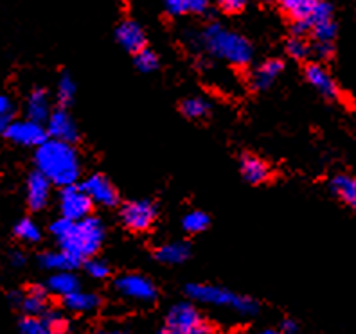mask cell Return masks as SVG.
<instances>
[{"label": "cell", "mask_w": 356, "mask_h": 334, "mask_svg": "<svg viewBox=\"0 0 356 334\" xmlns=\"http://www.w3.org/2000/svg\"><path fill=\"white\" fill-rule=\"evenodd\" d=\"M99 297L96 293H87V291H76L63 299V306L72 312H92L99 308Z\"/></svg>", "instance_id": "obj_20"}, {"label": "cell", "mask_w": 356, "mask_h": 334, "mask_svg": "<svg viewBox=\"0 0 356 334\" xmlns=\"http://www.w3.org/2000/svg\"><path fill=\"white\" fill-rule=\"evenodd\" d=\"M168 326L177 329L180 334H207L211 331L198 309L189 302H180L170 309Z\"/></svg>", "instance_id": "obj_5"}, {"label": "cell", "mask_w": 356, "mask_h": 334, "mask_svg": "<svg viewBox=\"0 0 356 334\" xmlns=\"http://www.w3.org/2000/svg\"><path fill=\"white\" fill-rule=\"evenodd\" d=\"M47 131L52 139L61 140V142H76L78 140V130L65 108H60L52 112L51 119L47 121Z\"/></svg>", "instance_id": "obj_11"}, {"label": "cell", "mask_w": 356, "mask_h": 334, "mask_svg": "<svg viewBox=\"0 0 356 334\" xmlns=\"http://www.w3.org/2000/svg\"><path fill=\"white\" fill-rule=\"evenodd\" d=\"M331 52H333V45L326 44V42H317L315 44V54L318 58H330Z\"/></svg>", "instance_id": "obj_40"}, {"label": "cell", "mask_w": 356, "mask_h": 334, "mask_svg": "<svg viewBox=\"0 0 356 334\" xmlns=\"http://www.w3.org/2000/svg\"><path fill=\"white\" fill-rule=\"evenodd\" d=\"M156 334H180V333H178L177 329H173V327L165 326V327H162V329L156 331Z\"/></svg>", "instance_id": "obj_43"}, {"label": "cell", "mask_w": 356, "mask_h": 334, "mask_svg": "<svg viewBox=\"0 0 356 334\" xmlns=\"http://www.w3.org/2000/svg\"><path fill=\"white\" fill-rule=\"evenodd\" d=\"M47 133L49 131L40 122L29 121V119L22 122H11L4 131L6 139L11 142L20 144V146H36V148L47 142Z\"/></svg>", "instance_id": "obj_8"}, {"label": "cell", "mask_w": 356, "mask_h": 334, "mask_svg": "<svg viewBox=\"0 0 356 334\" xmlns=\"http://www.w3.org/2000/svg\"><path fill=\"white\" fill-rule=\"evenodd\" d=\"M51 110H49V97L44 88H36L27 99V117L35 122H47L51 119Z\"/></svg>", "instance_id": "obj_15"}, {"label": "cell", "mask_w": 356, "mask_h": 334, "mask_svg": "<svg viewBox=\"0 0 356 334\" xmlns=\"http://www.w3.org/2000/svg\"><path fill=\"white\" fill-rule=\"evenodd\" d=\"M42 317L49 322V326L56 331L58 334H63L67 331V327H69V324H67V318L58 311H47L45 315H42Z\"/></svg>", "instance_id": "obj_35"}, {"label": "cell", "mask_w": 356, "mask_h": 334, "mask_svg": "<svg viewBox=\"0 0 356 334\" xmlns=\"http://www.w3.org/2000/svg\"><path fill=\"white\" fill-rule=\"evenodd\" d=\"M13 113H15V104L9 96L0 97V126L2 131H6V128L13 122Z\"/></svg>", "instance_id": "obj_33"}, {"label": "cell", "mask_w": 356, "mask_h": 334, "mask_svg": "<svg viewBox=\"0 0 356 334\" xmlns=\"http://www.w3.org/2000/svg\"><path fill=\"white\" fill-rule=\"evenodd\" d=\"M51 232L56 235L63 252L74 257L78 262H87L103 244V223L94 216H88L79 222H72L61 216L51 225Z\"/></svg>", "instance_id": "obj_1"}, {"label": "cell", "mask_w": 356, "mask_h": 334, "mask_svg": "<svg viewBox=\"0 0 356 334\" xmlns=\"http://www.w3.org/2000/svg\"><path fill=\"white\" fill-rule=\"evenodd\" d=\"M200 42L213 56L222 58L232 65L243 67L252 60V45L238 33L225 29L220 24H211L200 35Z\"/></svg>", "instance_id": "obj_3"}, {"label": "cell", "mask_w": 356, "mask_h": 334, "mask_svg": "<svg viewBox=\"0 0 356 334\" xmlns=\"http://www.w3.org/2000/svg\"><path fill=\"white\" fill-rule=\"evenodd\" d=\"M241 174L248 183L257 185L268 180V165L254 155H245L241 158Z\"/></svg>", "instance_id": "obj_16"}, {"label": "cell", "mask_w": 356, "mask_h": 334, "mask_svg": "<svg viewBox=\"0 0 356 334\" xmlns=\"http://www.w3.org/2000/svg\"><path fill=\"white\" fill-rule=\"evenodd\" d=\"M261 334H284V333H282V331L281 329H266V331H263V333H261Z\"/></svg>", "instance_id": "obj_45"}, {"label": "cell", "mask_w": 356, "mask_h": 334, "mask_svg": "<svg viewBox=\"0 0 356 334\" xmlns=\"http://www.w3.org/2000/svg\"><path fill=\"white\" fill-rule=\"evenodd\" d=\"M182 113L189 119H202L209 113V103L202 97H189L182 103Z\"/></svg>", "instance_id": "obj_29"}, {"label": "cell", "mask_w": 356, "mask_h": 334, "mask_svg": "<svg viewBox=\"0 0 356 334\" xmlns=\"http://www.w3.org/2000/svg\"><path fill=\"white\" fill-rule=\"evenodd\" d=\"M40 265L44 268L52 269V272H72L74 268H78L81 262L70 257L67 252H47L40 256Z\"/></svg>", "instance_id": "obj_24"}, {"label": "cell", "mask_w": 356, "mask_h": 334, "mask_svg": "<svg viewBox=\"0 0 356 334\" xmlns=\"http://www.w3.org/2000/svg\"><path fill=\"white\" fill-rule=\"evenodd\" d=\"M60 208L61 216L72 222H79L90 216L92 200L83 187L67 185L60 192Z\"/></svg>", "instance_id": "obj_6"}, {"label": "cell", "mask_w": 356, "mask_h": 334, "mask_svg": "<svg viewBox=\"0 0 356 334\" xmlns=\"http://www.w3.org/2000/svg\"><path fill=\"white\" fill-rule=\"evenodd\" d=\"M96 334H128L127 331H122V329H103L99 331V333Z\"/></svg>", "instance_id": "obj_44"}, {"label": "cell", "mask_w": 356, "mask_h": 334, "mask_svg": "<svg viewBox=\"0 0 356 334\" xmlns=\"http://www.w3.org/2000/svg\"><path fill=\"white\" fill-rule=\"evenodd\" d=\"M218 4L227 13H236V11H241L245 8L247 0H218Z\"/></svg>", "instance_id": "obj_37"}, {"label": "cell", "mask_w": 356, "mask_h": 334, "mask_svg": "<svg viewBox=\"0 0 356 334\" xmlns=\"http://www.w3.org/2000/svg\"><path fill=\"white\" fill-rule=\"evenodd\" d=\"M309 29H313V27L309 26L308 22H305V20H293V26H291L293 36H300V38H302Z\"/></svg>", "instance_id": "obj_38"}, {"label": "cell", "mask_w": 356, "mask_h": 334, "mask_svg": "<svg viewBox=\"0 0 356 334\" xmlns=\"http://www.w3.org/2000/svg\"><path fill=\"white\" fill-rule=\"evenodd\" d=\"M191 250H189V244L184 243V241H175V243L162 244L161 248H156L155 259L159 262H164V265H180L184 260H187Z\"/></svg>", "instance_id": "obj_19"}, {"label": "cell", "mask_w": 356, "mask_h": 334, "mask_svg": "<svg viewBox=\"0 0 356 334\" xmlns=\"http://www.w3.org/2000/svg\"><path fill=\"white\" fill-rule=\"evenodd\" d=\"M51 180L42 174L40 171L29 174L27 180V203L31 210H42L49 201V192H51Z\"/></svg>", "instance_id": "obj_12"}, {"label": "cell", "mask_w": 356, "mask_h": 334, "mask_svg": "<svg viewBox=\"0 0 356 334\" xmlns=\"http://www.w3.org/2000/svg\"><path fill=\"white\" fill-rule=\"evenodd\" d=\"M115 38H118L119 45L122 49H127L128 52H140L143 49H146V35H144L143 27L139 24L131 22V20H127V22H122L121 26L118 27L115 31Z\"/></svg>", "instance_id": "obj_13"}, {"label": "cell", "mask_w": 356, "mask_h": 334, "mask_svg": "<svg viewBox=\"0 0 356 334\" xmlns=\"http://www.w3.org/2000/svg\"><path fill=\"white\" fill-rule=\"evenodd\" d=\"M277 2L293 20H305L312 26L313 11L317 8L318 0H277Z\"/></svg>", "instance_id": "obj_22"}, {"label": "cell", "mask_w": 356, "mask_h": 334, "mask_svg": "<svg viewBox=\"0 0 356 334\" xmlns=\"http://www.w3.org/2000/svg\"><path fill=\"white\" fill-rule=\"evenodd\" d=\"M81 187L87 191V194L90 196V200L94 203H99L103 207H115L118 205V191H115V187L103 174H92V176L85 180Z\"/></svg>", "instance_id": "obj_10"}, {"label": "cell", "mask_w": 356, "mask_h": 334, "mask_svg": "<svg viewBox=\"0 0 356 334\" xmlns=\"http://www.w3.org/2000/svg\"><path fill=\"white\" fill-rule=\"evenodd\" d=\"M186 295L189 299L202 302V304L220 306V308H232L238 311L239 315H256L259 306L254 299H248L243 295H236L232 291L225 290V287L213 286V284H187Z\"/></svg>", "instance_id": "obj_4"}, {"label": "cell", "mask_w": 356, "mask_h": 334, "mask_svg": "<svg viewBox=\"0 0 356 334\" xmlns=\"http://www.w3.org/2000/svg\"><path fill=\"white\" fill-rule=\"evenodd\" d=\"M282 67L284 65L279 60H268L263 65L257 67L256 72L252 74L254 88H257V90H266L268 87H272L275 79L282 72Z\"/></svg>", "instance_id": "obj_17"}, {"label": "cell", "mask_w": 356, "mask_h": 334, "mask_svg": "<svg viewBox=\"0 0 356 334\" xmlns=\"http://www.w3.org/2000/svg\"><path fill=\"white\" fill-rule=\"evenodd\" d=\"M9 259H11V265H13V266H22L24 262H26V257H24V253L17 252V250L11 253V257H9Z\"/></svg>", "instance_id": "obj_42"}, {"label": "cell", "mask_w": 356, "mask_h": 334, "mask_svg": "<svg viewBox=\"0 0 356 334\" xmlns=\"http://www.w3.org/2000/svg\"><path fill=\"white\" fill-rule=\"evenodd\" d=\"M122 223L134 232H144L152 228L156 217V208L148 200H135L127 203L121 210Z\"/></svg>", "instance_id": "obj_7"}, {"label": "cell", "mask_w": 356, "mask_h": 334, "mask_svg": "<svg viewBox=\"0 0 356 334\" xmlns=\"http://www.w3.org/2000/svg\"><path fill=\"white\" fill-rule=\"evenodd\" d=\"M281 331L284 334H297V324L293 320H284L281 324Z\"/></svg>", "instance_id": "obj_41"}, {"label": "cell", "mask_w": 356, "mask_h": 334, "mask_svg": "<svg viewBox=\"0 0 356 334\" xmlns=\"http://www.w3.org/2000/svg\"><path fill=\"white\" fill-rule=\"evenodd\" d=\"M115 290L127 299L137 300V302H153L156 299V287L149 278L137 274L121 275L115 281Z\"/></svg>", "instance_id": "obj_9"}, {"label": "cell", "mask_w": 356, "mask_h": 334, "mask_svg": "<svg viewBox=\"0 0 356 334\" xmlns=\"http://www.w3.org/2000/svg\"><path fill=\"white\" fill-rule=\"evenodd\" d=\"M165 11L173 17H178V15L189 11V8H187L186 0H165Z\"/></svg>", "instance_id": "obj_36"}, {"label": "cell", "mask_w": 356, "mask_h": 334, "mask_svg": "<svg viewBox=\"0 0 356 334\" xmlns=\"http://www.w3.org/2000/svg\"><path fill=\"white\" fill-rule=\"evenodd\" d=\"M331 191L339 196L343 203L356 210V176H348V174H339L331 180Z\"/></svg>", "instance_id": "obj_23"}, {"label": "cell", "mask_w": 356, "mask_h": 334, "mask_svg": "<svg viewBox=\"0 0 356 334\" xmlns=\"http://www.w3.org/2000/svg\"><path fill=\"white\" fill-rule=\"evenodd\" d=\"M47 290L65 299L70 293L79 291V281L72 272H56V274L49 277Z\"/></svg>", "instance_id": "obj_21"}, {"label": "cell", "mask_w": 356, "mask_h": 334, "mask_svg": "<svg viewBox=\"0 0 356 334\" xmlns=\"http://www.w3.org/2000/svg\"><path fill=\"white\" fill-rule=\"evenodd\" d=\"M36 171L45 174L52 183L74 185L79 176V158L72 144L51 139L36 149Z\"/></svg>", "instance_id": "obj_2"}, {"label": "cell", "mask_w": 356, "mask_h": 334, "mask_svg": "<svg viewBox=\"0 0 356 334\" xmlns=\"http://www.w3.org/2000/svg\"><path fill=\"white\" fill-rule=\"evenodd\" d=\"M76 96V85L72 81L69 74H63L60 78V83H58V90H56V97L58 103H60L61 108H67L72 101H74Z\"/></svg>", "instance_id": "obj_27"}, {"label": "cell", "mask_w": 356, "mask_h": 334, "mask_svg": "<svg viewBox=\"0 0 356 334\" xmlns=\"http://www.w3.org/2000/svg\"><path fill=\"white\" fill-rule=\"evenodd\" d=\"M184 231L189 232V234H198V232L205 231L209 226V216L200 210H193V212L186 214L182 219Z\"/></svg>", "instance_id": "obj_28"}, {"label": "cell", "mask_w": 356, "mask_h": 334, "mask_svg": "<svg viewBox=\"0 0 356 334\" xmlns=\"http://www.w3.org/2000/svg\"><path fill=\"white\" fill-rule=\"evenodd\" d=\"M22 309L27 317H42L47 312V290L42 286H33L22 300Z\"/></svg>", "instance_id": "obj_18"}, {"label": "cell", "mask_w": 356, "mask_h": 334, "mask_svg": "<svg viewBox=\"0 0 356 334\" xmlns=\"http://www.w3.org/2000/svg\"><path fill=\"white\" fill-rule=\"evenodd\" d=\"M134 61L135 67H137L140 72H144V74H149V72L156 70V67H159V58H156L155 52L149 51V49H143L140 52H137Z\"/></svg>", "instance_id": "obj_30"}, {"label": "cell", "mask_w": 356, "mask_h": 334, "mask_svg": "<svg viewBox=\"0 0 356 334\" xmlns=\"http://www.w3.org/2000/svg\"><path fill=\"white\" fill-rule=\"evenodd\" d=\"M20 333L22 334H58L49 326L44 317H26L20 322Z\"/></svg>", "instance_id": "obj_25"}, {"label": "cell", "mask_w": 356, "mask_h": 334, "mask_svg": "<svg viewBox=\"0 0 356 334\" xmlns=\"http://www.w3.org/2000/svg\"><path fill=\"white\" fill-rule=\"evenodd\" d=\"M186 4L193 13H204L209 6V0H186Z\"/></svg>", "instance_id": "obj_39"}, {"label": "cell", "mask_w": 356, "mask_h": 334, "mask_svg": "<svg viewBox=\"0 0 356 334\" xmlns=\"http://www.w3.org/2000/svg\"><path fill=\"white\" fill-rule=\"evenodd\" d=\"M15 235L26 241V243H36L42 237V232H40L38 225L35 222H31L29 217H26V219H20L15 225Z\"/></svg>", "instance_id": "obj_26"}, {"label": "cell", "mask_w": 356, "mask_h": 334, "mask_svg": "<svg viewBox=\"0 0 356 334\" xmlns=\"http://www.w3.org/2000/svg\"><path fill=\"white\" fill-rule=\"evenodd\" d=\"M85 269H87V274L90 275L92 278H97V281L106 278L110 275L108 265L99 259H88L87 262H85Z\"/></svg>", "instance_id": "obj_34"}, {"label": "cell", "mask_w": 356, "mask_h": 334, "mask_svg": "<svg viewBox=\"0 0 356 334\" xmlns=\"http://www.w3.org/2000/svg\"><path fill=\"white\" fill-rule=\"evenodd\" d=\"M286 51L291 58H296V60H302V58L308 56L309 47L305 40L300 38V36H291V38L288 40Z\"/></svg>", "instance_id": "obj_32"}, {"label": "cell", "mask_w": 356, "mask_h": 334, "mask_svg": "<svg viewBox=\"0 0 356 334\" xmlns=\"http://www.w3.org/2000/svg\"><path fill=\"white\" fill-rule=\"evenodd\" d=\"M305 76L309 85L313 88H317L324 97H327V99H337L339 97V87L334 85L333 78H331L330 72L324 67L312 63V65L306 67Z\"/></svg>", "instance_id": "obj_14"}, {"label": "cell", "mask_w": 356, "mask_h": 334, "mask_svg": "<svg viewBox=\"0 0 356 334\" xmlns=\"http://www.w3.org/2000/svg\"><path fill=\"white\" fill-rule=\"evenodd\" d=\"M337 35V26H334L333 20H326V22L317 24L313 27V36L317 42H326V44H331Z\"/></svg>", "instance_id": "obj_31"}]
</instances>
